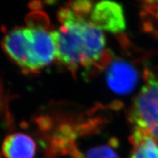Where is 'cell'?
I'll list each match as a JSON object with an SVG mask.
<instances>
[{
  "label": "cell",
  "instance_id": "1",
  "mask_svg": "<svg viewBox=\"0 0 158 158\" xmlns=\"http://www.w3.org/2000/svg\"><path fill=\"white\" fill-rule=\"evenodd\" d=\"M59 19L62 25L52 32L56 58L72 70L98 62L106 47L102 31L69 7L59 12Z\"/></svg>",
  "mask_w": 158,
  "mask_h": 158
},
{
  "label": "cell",
  "instance_id": "2",
  "mask_svg": "<svg viewBox=\"0 0 158 158\" xmlns=\"http://www.w3.org/2000/svg\"><path fill=\"white\" fill-rule=\"evenodd\" d=\"M135 130L158 141V77L151 74L136 97L130 112Z\"/></svg>",
  "mask_w": 158,
  "mask_h": 158
},
{
  "label": "cell",
  "instance_id": "3",
  "mask_svg": "<svg viewBox=\"0 0 158 158\" xmlns=\"http://www.w3.org/2000/svg\"><path fill=\"white\" fill-rule=\"evenodd\" d=\"M28 40L29 72H36L50 64L56 57L52 33L43 28H24Z\"/></svg>",
  "mask_w": 158,
  "mask_h": 158
},
{
  "label": "cell",
  "instance_id": "4",
  "mask_svg": "<svg viewBox=\"0 0 158 158\" xmlns=\"http://www.w3.org/2000/svg\"><path fill=\"white\" fill-rule=\"evenodd\" d=\"M90 23L100 30L118 33L126 28L123 7L120 4L102 1L93 6L90 13Z\"/></svg>",
  "mask_w": 158,
  "mask_h": 158
},
{
  "label": "cell",
  "instance_id": "5",
  "mask_svg": "<svg viewBox=\"0 0 158 158\" xmlns=\"http://www.w3.org/2000/svg\"><path fill=\"white\" fill-rule=\"evenodd\" d=\"M106 81L115 93L125 94L131 92L138 83V74L135 68L124 61H115L106 73Z\"/></svg>",
  "mask_w": 158,
  "mask_h": 158
},
{
  "label": "cell",
  "instance_id": "6",
  "mask_svg": "<svg viewBox=\"0 0 158 158\" xmlns=\"http://www.w3.org/2000/svg\"><path fill=\"white\" fill-rule=\"evenodd\" d=\"M3 48L7 55L23 70L28 71V40L24 29L17 28L5 35L2 41Z\"/></svg>",
  "mask_w": 158,
  "mask_h": 158
},
{
  "label": "cell",
  "instance_id": "7",
  "mask_svg": "<svg viewBox=\"0 0 158 158\" xmlns=\"http://www.w3.org/2000/svg\"><path fill=\"white\" fill-rule=\"evenodd\" d=\"M2 149L5 158H35L36 144L30 136L13 133L7 136Z\"/></svg>",
  "mask_w": 158,
  "mask_h": 158
},
{
  "label": "cell",
  "instance_id": "8",
  "mask_svg": "<svg viewBox=\"0 0 158 158\" xmlns=\"http://www.w3.org/2000/svg\"><path fill=\"white\" fill-rule=\"evenodd\" d=\"M133 142V150L130 158H158V143L150 135L135 130Z\"/></svg>",
  "mask_w": 158,
  "mask_h": 158
},
{
  "label": "cell",
  "instance_id": "9",
  "mask_svg": "<svg viewBox=\"0 0 158 158\" xmlns=\"http://www.w3.org/2000/svg\"><path fill=\"white\" fill-rule=\"evenodd\" d=\"M82 158H119L111 146H97L89 149Z\"/></svg>",
  "mask_w": 158,
  "mask_h": 158
},
{
  "label": "cell",
  "instance_id": "10",
  "mask_svg": "<svg viewBox=\"0 0 158 158\" xmlns=\"http://www.w3.org/2000/svg\"><path fill=\"white\" fill-rule=\"evenodd\" d=\"M151 2L154 4V7H155V13H156V15H157V16L158 17V1Z\"/></svg>",
  "mask_w": 158,
  "mask_h": 158
}]
</instances>
